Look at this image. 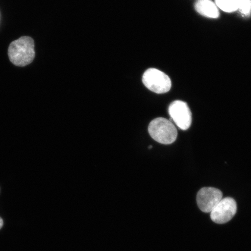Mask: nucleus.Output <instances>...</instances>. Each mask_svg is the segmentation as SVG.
<instances>
[{
    "label": "nucleus",
    "instance_id": "f257e3e1",
    "mask_svg": "<svg viewBox=\"0 0 251 251\" xmlns=\"http://www.w3.org/2000/svg\"><path fill=\"white\" fill-rule=\"evenodd\" d=\"M9 60L17 67L31 64L35 57L34 43L32 38L23 36L12 42L8 48Z\"/></svg>",
    "mask_w": 251,
    "mask_h": 251
},
{
    "label": "nucleus",
    "instance_id": "20e7f679",
    "mask_svg": "<svg viewBox=\"0 0 251 251\" xmlns=\"http://www.w3.org/2000/svg\"><path fill=\"white\" fill-rule=\"evenodd\" d=\"M169 115L177 126L181 130H187L192 123V114L186 102L175 101L169 106Z\"/></svg>",
    "mask_w": 251,
    "mask_h": 251
},
{
    "label": "nucleus",
    "instance_id": "7ed1b4c3",
    "mask_svg": "<svg viewBox=\"0 0 251 251\" xmlns=\"http://www.w3.org/2000/svg\"><path fill=\"white\" fill-rule=\"evenodd\" d=\"M143 82L147 89L157 94L166 93L171 90V78L164 72L155 68H150L145 72Z\"/></svg>",
    "mask_w": 251,
    "mask_h": 251
},
{
    "label": "nucleus",
    "instance_id": "39448f33",
    "mask_svg": "<svg viewBox=\"0 0 251 251\" xmlns=\"http://www.w3.org/2000/svg\"><path fill=\"white\" fill-rule=\"evenodd\" d=\"M237 203L230 197L225 198L219 202L211 212L213 222L218 224H224L230 221L236 214Z\"/></svg>",
    "mask_w": 251,
    "mask_h": 251
},
{
    "label": "nucleus",
    "instance_id": "f03ea898",
    "mask_svg": "<svg viewBox=\"0 0 251 251\" xmlns=\"http://www.w3.org/2000/svg\"><path fill=\"white\" fill-rule=\"evenodd\" d=\"M149 134L153 140L162 144L174 143L177 137V131L172 122L164 118H158L151 122Z\"/></svg>",
    "mask_w": 251,
    "mask_h": 251
},
{
    "label": "nucleus",
    "instance_id": "0eeeda50",
    "mask_svg": "<svg viewBox=\"0 0 251 251\" xmlns=\"http://www.w3.org/2000/svg\"><path fill=\"white\" fill-rule=\"evenodd\" d=\"M195 8L199 14L204 17L213 19L219 17L218 7L212 0H197Z\"/></svg>",
    "mask_w": 251,
    "mask_h": 251
},
{
    "label": "nucleus",
    "instance_id": "1a4fd4ad",
    "mask_svg": "<svg viewBox=\"0 0 251 251\" xmlns=\"http://www.w3.org/2000/svg\"><path fill=\"white\" fill-rule=\"evenodd\" d=\"M238 10L241 14L249 16L251 14V0H235Z\"/></svg>",
    "mask_w": 251,
    "mask_h": 251
},
{
    "label": "nucleus",
    "instance_id": "6e6552de",
    "mask_svg": "<svg viewBox=\"0 0 251 251\" xmlns=\"http://www.w3.org/2000/svg\"><path fill=\"white\" fill-rule=\"evenodd\" d=\"M215 1L216 6L226 12H233L238 9L235 0H215Z\"/></svg>",
    "mask_w": 251,
    "mask_h": 251
},
{
    "label": "nucleus",
    "instance_id": "9d476101",
    "mask_svg": "<svg viewBox=\"0 0 251 251\" xmlns=\"http://www.w3.org/2000/svg\"><path fill=\"white\" fill-rule=\"evenodd\" d=\"M2 226H3V221H2V219L0 218V229L1 228V227H2Z\"/></svg>",
    "mask_w": 251,
    "mask_h": 251
},
{
    "label": "nucleus",
    "instance_id": "423d86ee",
    "mask_svg": "<svg viewBox=\"0 0 251 251\" xmlns=\"http://www.w3.org/2000/svg\"><path fill=\"white\" fill-rule=\"evenodd\" d=\"M222 199V191L213 187L202 188L197 196V205L205 213H211Z\"/></svg>",
    "mask_w": 251,
    "mask_h": 251
}]
</instances>
